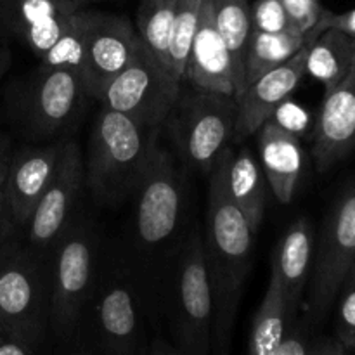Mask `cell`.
Masks as SVG:
<instances>
[{
    "mask_svg": "<svg viewBox=\"0 0 355 355\" xmlns=\"http://www.w3.org/2000/svg\"><path fill=\"white\" fill-rule=\"evenodd\" d=\"M135 234L146 248L163 245L175 234L184 207V179L175 159L158 144L134 191Z\"/></svg>",
    "mask_w": 355,
    "mask_h": 355,
    "instance_id": "9c48e42d",
    "label": "cell"
},
{
    "mask_svg": "<svg viewBox=\"0 0 355 355\" xmlns=\"http://www.w3.org/2000/svg\"><path fill=\"white\" fill-rule=\"evenodd\" d=\"M10 61H12V55H10V51L7 47H0V83H2L3 75L9 69Z\"/></svg>",
    "mask_w": 355,
    "mask_h": 355,
    "instance_id": "ab89813d",
    "label": "cell"
},
{
    "mask_svg": "<svg viewBox=\"0 0 355 355\" xmlns=\"http://www.w3.org/2000/svg\"><path fill=\"white\" fill-rule=\"evenodd\" d=\"M312 263L307 309L312 318L321 319L355 266V186L340 198L326 218Z\"/></svg>",
    "mask_w": 355,
    "mask_h": 355,
    "instance_id": "ba28073f",
    "label": "cell"
},
{
    "mask_svg": "<svg viewBox=\"0 0 355 355\" xmlns=\"http://www.w3.org/2000/svg\"><path fill=\"white\" fill-rule=\"evenodd\" d=\"M151 355H184L177 347H172L165 340H155L151 345Z\"/></svg>",
    "mask_w": 355,
    "mask_h": 355,
    "instance_id": "f35d334b",
    "label": "cell"
},
{
    "mask_svg": "<svg viewBox=\"0 0 355 355\" xmlns=\"http://www.w3.org/2000/svg\"><path fill=\"white\" fill-rule=\"evenodd\" d=\"M87 3V0H0V37L19 40L31 28L69 16Z\"/></svg>",
    "mask_w": 355,
    "mask_h": 355,
    "instance_id": "d4e9b609",
    "label": "cell"
},
{
    "mask_svg": "<svg viewBox=\"0 0 355 355\" xmlns=\"http://www.w3.org/2000/svg\"><path fill=\"white\" fill-rule=\"evenodd\" d=\"M175 7L177 0H141L135 19L141 40L165 66Z\"/></svg>",
    "mask_w": 355,
    "mask_h": 355,
    "instance_id": "4316f807",
    "label": "cell"
},
{
    "mask_svg": "<svg viewBox=\"0 0 355 355\" xmlns=\"http://www.w3.org/2000/svg\"><path fill=\"white\" fill-rule=\"evenodd\" d=\"M97 16V10L80 9L69 19L64 33L61 35L54 47L40 59L42 64L54 66V68H68L82 71L83 59H85L87 40H89L90 28Z\"/></svg>",
    "mask_w": 355,
    "mask_h": 355,
    "instance_id": "484cf974",
    "label": "cell"
},
{
    "mask_svg": "<svg viewBox=\"0 0 355 355\" xmlns=\"http://www.w3.org/2000/svg\"><path fill=\"white\" fill-rule=\"evenodd\" d=\"M252 10V28L266 33H281V31L297 30L288 16L281 0H255Z\"/></svg>",
    "mask_w": 355,
    "mask_h": 355,
    "instance_id": "f1b7e54d",
    "label": "cell"
},
{
    "mask_svg": "<svg viewBox=\"0 0 355 355\" xmlns=\"http://www.w3.org/2000/svg\"><path fill=\"white\" fill-rule=\"evenodd\" d=\"M260 166L277 201L288 205L293 200L305 166L300 137L284 130L274 120H267L257 132Z\"/></svg>",
    "mask_w": 355,
    "mask_h": 355,
    "instance_id": "e0dca14e",
    "label": "cell"
},
{
    "mask_svg": "<svg viewBox=\"0 0 355 355\" xmlns=\"http://www.w3.org/2000/svg\"><path fill=\"white\" fill-rule=\"evenodd\" d=\"M291 23L302 33H307L315 26L321 14V0H281Z\"/></svg>",
    "mask_w": 355,
    "mask_h": 355,
    "instance_id": "4dcf8cb0",
    "label": "cell"
},
{
    "mask_svg": "<svg viewBox=\"0 0 355 355\" xmlns=\"http://www.w3.org/2000/svg\"><path fill=\"white\" fill-rule=\"evenodd\" d=\"M314 159L326 172L355 149V58L345 78L326 92L314 123Z\"/></svg>",
    "mask_w": 355,
    "mask_h": 355,
    "instance_id": "9a60e30c",
    "label": "cell"
},
{
    "mask_svg": "<svg viewBox=\"0 0 355 355\" xmlns=\"http://www.w3.org/2000/svg\"><path fill=\"white\" fill-rule=\"evenodd\" d=\"M309 355H347V349L338 342V340H328L321 345L311 349Z\"/></svg>",
    "mask_w": 355,
    "mask_h": 355,
    "instance_id": "74e56055",
    "label": "cell"
},
{
    "mask_svg": "<svg viewBox=\"0 0 355 355\" xmlns=\"http://www.w3.org/2000/svg\"><path fill=\"white\" fill-rule=\"evenodd\" d=\"M215 26L231 54L236 96L245 90V52L252 35V10L248 0H210Z\"/></svg>",
    "mask_w": 355,
    "mask_h": 355,
    "instance_id": "cb8c5ba5",
    "label": "cell"
},
{
    "mask_svg": "<svg viewBox=\"0 0 355 355\" xmlns=\"http://www.w3.org/2000/svg\"><path fill=\"white\" fill-rule=\"evenodd\" d=\"M311 354V345H309V336L302 324H291L281 343L279 350L276 355H309Z\"/></svg>",
    "mask_w": 355,
    "mask_h": 355,
    "instance_id": "836d02e7",
    "label": "cell"
},
{
    "mask_svg": "<svg viewBox=\"0 0 355 355\" xmlns=\"http://www.w3.org/2000/svg\"><path fill=\"white\" fill-rule=\"evenodd\" d=\"M227 151V149H225ZM225 151L210 173L203 248L214 297L211 355H229L243 284L252 266L253 236L243 211L225 189Z\"/></svg>",
    "mask_w": 355,
    "mask_h": 355,
    "instance_id": "6da1fadb",
    "label": "cell"
},
{
    "mask_svg": "<svg viewBox=\"0 0 355 355\" xmlns=\"http://www.w3.org/2000/svg\"><path fill=\"white\" fill-rule=\"evenodd\" d=\"M236 118V96L205 92L194 87L179 92L168 120L184 162L200 173L210 175L218 156L234 141Z\"/></svg>",
    "mask_w": 355,
    "mask_h": 355,
    "instance_id": "3957f363",
    "label": "cell"
},
{
    "mask_svg": "<svg viewBox=\"0 0 355 355\" xmlns=\"http://www.w3.org/2000/svg\"><path fill=\"white\" fill-rule=\"evenodd\" d=\"M10 155H12V153H10V141L6 135L0 134V193H2L3 186H6Z\"/></svg>",
    "mask_w": 355,
    "mask_h": 355,
    "instance_id": "8d00e7d4",
    "label": "cell"
},
{
    "mask_svg": "<svg viewBox=\"0 0 355 355\" xmlns=\"http://www.w3.org/2000/svg\"><path fill=\"white\" fill-rule=\"evenodd\" d=\"M16 220L12 217V211H10L9 201H7L3 191L0 193V246L7 241L9 238H12L17 232Z\"/></svg>",
    "mask_w": 355,
    "mask_h": 355,
    "instance_id": "e575fe53",
    "label": "cell"
},
{
    "mask_svg": "<svg viewBox=\"0 0 355 355\" xmlns=\"http://www.w3.org/2000/svg\"><path fill=\"white\" fill-rule=\"evenodd\" d=\"M270 120L276 121V123L279 125V127H283L284 130L291 132V134H295L297 137H300V134H304L305 128H307L311 118H309V113L304 107H300L298 104L291 103V101L288 99L277 107L276 113L272 114Z\"/></svg>",
    "mask_w": 355,
    "mask_h": 355,
    "instance_id": "1f68e13d",
    "label": "cell"
},
{
    "mask_svg": "<svg viewBox=\"0 0 355 355\" xmlns=\"http://www.w3.org/2000/svg\"><path fill=\"white\" fill-rule=\"evenodd\" d=\"M85 163L75 141H66L54 179L23 227L33 250L58 245L71 222L73 210L85 184Z\"/></svg>",
    "mask_w": 355,
    "mask_h": 355,
    "instance_id": "8fae6325",
    "label": "cell"
},
{
    "mask_svg": "<svg viewBox=\"0 0 355 355\" xmlns=\"http://www.w3.org/2000/svg\"><path fill=\"white\" fill-rule=\"evenodd\" d=\"M97 324L111 355H137L139 309L135 295L123 283H111L97 300Z\"/></svg>",
    "mask_w": 355,
    "mask_h": 355,
    "instance_id": "d6986e66",
    "label": "cell"
},
{
    "mask_svg": "<svg viewBox=\"0 0 355 355\" xmlns=\"http://www.w3.org/2000/svg\"><path fill=\"white\" fill-rule=\"evenodd\" d=\"M329 28L343 31V33L355 38V9L345 10V12H333V10L322 7L318 23L312 30L319 35L324 30H329Z\"/></svg>",
    "mask_w": 355,
    "mask_h": 355,
    "instance_id": "d6a6232c",
    "label": "cell"
},
{
    "mask_svg": "<svg viewBox=\"0 0 355 355\" xmlns=\"http://www.w3.org/2000/svg\"><path fill=\"white\" fill-rule=\"evenodd\" d=\"M342 298L336 318V335L338 342L347 350H355V266L340 290Z\"/></svg>",
    "mask_w": 355,
    "mask_h": 355,
    "instance_id": "f546056e",
    "label": "cell"
},
{
    "mask_svg": "<svg viewBox=\"0 0 355 355\" xmlns=\"http://www.w3.org/2000/svg\"><path fill=\"white\" fill-rule=\"evenodd\" d=\"M139 44L141 37L127 17L97 12L80 71L87 96L97 99L104 87L130 62Z\"/></svg>",
    "mask_w": 355,
    "mask_h": 355,
    "instance_id": "7c38bea8",
    "label": "cell"
},
{
    "mask_svg": "<svg viewBox=\"0 0 355 355\" xmlns=\"http://www.w3.org/2000/svg\"><path fill=\"white\" fill-rule=\"evenodd\" d=\"M159 128L142 127L130 116L103 107L90 132L85 184L101 205L123 201L137 189L155 149Z\"/></svg>",
    "mask_w": 355,
    "mask_h": 355,
    "instance_id": "7a4b0ae2",
    "label": "cell"
},
{
    "mask_svg": "<svg viewBox=\"0 0 355 355\" xmlns=\"http://www.w3.org/2000/svg\"><path fill=\"white\" fill-rule=\"evenodd\" d=\"M267 180L262 166L246 146L225 151V189L232 203L243 211L252 231L259 232L266 210Z\"/></svg>",
    "mask_w": 355,
    "mask_h": 355,
    "instance_id": "ffe728a7",
    "label": "cell"
},
{
    "mask_svg": "<svg viewBox=\"0 0 355 355\" xmlns=\"http://www.w3.org/2000/svg\"><path fill=\"white\" fill-rule=\"evenodd\" d=\"M312 40H309L293 58L270 69L236 96L238 118H236L234 141H243L250 135H255L259 128L272 118L277 107L293 96L307 73L305 61Z\"/></svg>",
    "mask_w": 355,
    "mask_h": 355,
    "instance_id": "4fadbf2b",
    "label": "cell"
},
{
    "mask_svg": "<svg viewBox=\"0 0 355 355\" xmlns=\"http://www.w3.org/2000/svg\"><path fill=\"white\" fill-rule=\"evenodd\" d=\"M173 291L177 349L184 355H211L214 297L203 238L194 234L182 248Z\"/></svg>",
    "mask_w": 355,
    "mask_h": 355,
    "instance_id": "8992f818",
    "label": "cell"
},
{
    "mask_svg": "<svg viewBox=\"0 0 355 355\" xmlns=\"http://www.w3.org/2000/svg\"><path fill=\"white\" fill-rule=\"evenodd\" d=\"M318 37L314 30L302 33L298 30L266 33L252 30L245 52V85L293 58L309 40Z\"/></svg>",
    "mask_w": 355,
    "mask_h": 355,
    "instance_id": "603a6c76",
    "label": "cell"
},
{
    "mask_svg": "<svg viewBox=\"0 0 355 355\" xmlns=\"http://www.w3.org/2000/svg\"><path fill=\"white\" fill-rule=\"evenodd\" d=\"M314 260V229L307 218H298L281 238L272 257V276L291 307L302 305Z\"/></svg>",
    "mask_w": 355,
    "mask_h": 355,
    "instance_id": "ac0fdd59",
    "label": "cell"
},
{
    "mask_svg": "<svg viewBox=\"0 0 355 355\" xmlns=\"http://www.w3.org/2000/svg\"><path fill=\"white\" fill-rule=\"evenodd\" d=\"M205 92L236 96L231 54L215 26L210 0H203L196 33L187 54L184 78Z\"/></svg>",
    "mask_w": 355,
    "mask_h": 355,
    "instance_id": "2e32d148",
    "label": "cell"
},
{
    "mask_svg": "<svg viewBox=\"0 0 355 355\" xmlns=\"http://www.w3.org/2000/svg\"><path fill=\"white\" fill-rule=\"evenodd\" d=\"M0 355H33L31 347L21 340L0 331Z\"/></svg>",
    "mask_w": 355,
    "mask_h": 355,
    "instance_id": "d590c367",
    "label": "cell"
},
{
    "mask_svg": "<svg viewBox=\"0 0 355 355\" xmlns=\"http://www.w3.org/2000/svg\"><path fill=\"white\" fill-rule=\"evenodd\" d=\"M94 245L87 231L68 227L55 245L49 318L55 333L68 336L90 297L94 284Z\"/></svg>",
    "mask_w": 355,
    "mask_h": 355,
    "instance_id": "30bf717a",
    "label": "cell"
},
{
    "mask_svg": "<svg viewBox=\"0 0 355 355\" xmlns=\"http://www.w3.org/2000/svg\"><path fill=\"white\" fill-rule=\"evenodd\" d=\"M355 58V38L338 30H324L309 45L305 71L324 85L335 89L350 71Z\"/></svg>",
    "mask_w": 355,
    "mask_h": 355,
    "instance_id": "7402d4cb",
    "label": "cell"
},
{
    "mask_svg": "<svg viewBox=\"0 0 355 355\" xmlns=\"http://www.w3.org/2000/svg\"><path fill=\"white\" fill-rule=\"evenodd\" d=\"M85 97L78 71L42 64L17 94V120L31 139H54L75 121Z\"/></svg>",
    "mask_w": 355,
    "mask_h": 355,
    "instance_id": "52a82bcc",
    "label": "cell"
},
{
    "mask_svg": "<svg viewBox=\"0 0 355 355\" xmlns=\"http://www.w3.org/2000/svg\"><path fill=\"white\" fill-rule=\"evenodd\" d=\"M47 305L40 262L14 234L0 246V331L31 347L44 335Z\"/></svg>",
    "mask_w": 355,
    "mask_h": 355,
    "instance_id": "277c9868",
    "label": "cell"
},
{
    "mask_svg": "<svg viewBox=\"0 0 355 355\" xmlns=\"http://www.w3.org/2000/svg\"><path fill=\"white\" fill-rule=\"evenodd\" d=\"M297 312L270 274L266 297L253 319L248 355H276L288 329L297 319Z\"/></svg>",
    "mask_w": 355,
    "mask_h": 355,
    "instance_id": "44dd1931",
    "label": "cell"
},
{
    "mask_svg": "<svg viewBox=\"0 0 355 355\" xmlns=\"http://www.w3.org/2000/svg\"><path fill=\"white\" fill-rule=\"evenodd\" d=\"M201 6H203V0H177L175 16H173L172 31H170L166 68L180 82L184 78L187 54H189L198 21H200Z\"/></svg>",
    "mask_w": 355,
    "mask_h": 355,
    "instance_id": "83f0119b",
    "label": "cell"
},
{
    "mask_svg": "<svg viewBox=\"0 0 355 355\" xmlns=\"http://www.w3.org/2000/svg\"><path fill=\"white\" fill-rule=\"evenodd\" d=\"M64 142L59 139L54 144L21 148L10 155L3 194L19 229L30 220L42 194L54 179Z\"/></svg>",
    "mask_w": 355,
    "mask_h": 355,
    "instance_id": "5bb4252c",
    "label": "cell"
},
{
    "mask_svg": "<svg viewBox=\"0 0 355 355\" xmlns=\"http://www.w3.org/2000/svg\"><path fill=\"white\" fill-rule=\"evenodd\" d=\"M180 83L141 40L130 62L104 87L97 101L142 127L159 128L175 106Z\"/></svg>",
    "mask_w": 355,
    "mask_h": 355,
    "instance_id": "5b68a950",
    "label": "cell"
},
{
    "mask_svg": "<svg viewBox=\"0 0 355 355\" xmlns=\"http://www.w3.org/2000/svg\"><path fill=\"white\" fill-rule=\"evenodd\" d=\"M87 2H89V3L90 2H101V0H87Z\"/></svg>",
    "mask_w": 355,
    "mask_h": 355,
    "instance_id": "60d3db41",
    "label": "cell"
}]
</instances>
